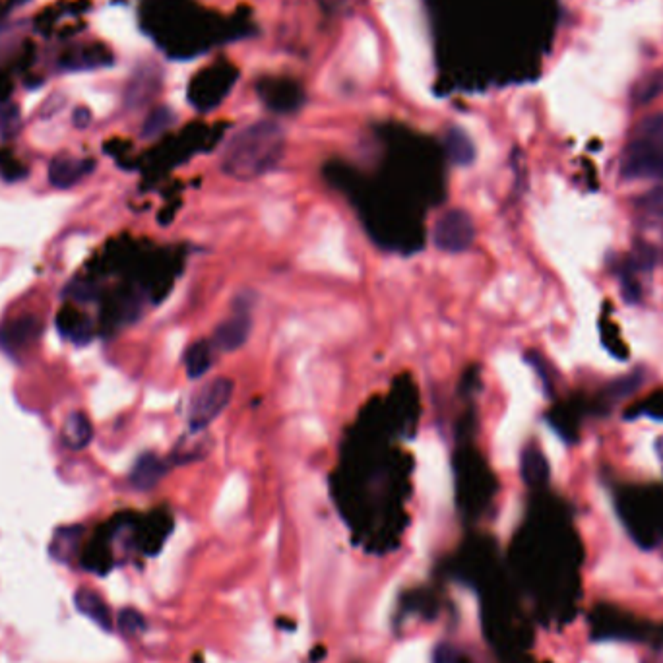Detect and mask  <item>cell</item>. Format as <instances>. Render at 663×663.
Wrapping results in <instances>:
<instances>
[{
    "label": "cell",
    "instance_id": "cell-3",
    "mask_svg": "<svg viewBox=\"0 0 663 663\" xmlns=\"http://www.w3.org/2000/svg\"><path fill=\"white\" fill-rule=\"evenodd\" d=\"M475 241V223L462 208L444 212L433 227V243L442 253H466Z\"/></svg>",
    "mask_w": 663,
    "mask_h": 663
},
{
    "label": "cell",
    "instance_id": "cell-16",
    "mask_svg": "<svg viewBox=\"0 0 663 663\" xmlns=\"http://www.w3.org/2000/svg\"><path fill=\"white\" fill-rule=\"evenodd\" d=\"M82 565L88 570L99 572V574L109 570L111 557H109L107 537H95L94 541L88 545V549L82 553Z\"/></svg>",
    "mask_w": 663,
    "mask_h": 663
},
{
    "label": "cell",
    "instance_id": "cell-26",
    "mask_svg": "<svg viewBox=\"0 0 663 663\" xmlns=\"http://www.w3.org/2000/svg\"><path fill=\"white\" fill-rule=\"evenodd\" d=\"M656 454H658V460L662 462L663 466V437H660V439L656 441Z\"/></svg>",
    "mask_w": 663,
    "mask_h": 663
},
{
    "label": "cell",
    "instance_id": "cell-18",
    "mask_svg": "<svg viewBox=\"0 0 663 663\" xmlns=\"http://www.w3.org/2000/svg\"><path fill=\"white\" fill-rule=\"evenodd\" d=\"M663 90V72H650L646 74L632 90V99L642 105V103H648L652 101L656 95L660 94Z\"/></svg>",
    "mask_w": 663,
    "mask_h": 663
},
{
    "label": "cell",
    "instance_id": "cell-5",
    "mask_svg": "<svg viewBox=\"0 0 663 663\" xmlns=\"http://www.w3.org/2000/svg\"><path fill=\"white\" fill-rule=\"evenodd\" d=\"M625 156H663V113L640 123Z\"/></svg>",
    "mask_w": 663,
    "mask_h": 663
},
{
    "label": "cell",
    "instance_id": "cell-8",
    "mask_svg": "<svg viewBox=\"0 0 663 663\" xmlns=\"http://www.w3.org/2000/svg\"><path fill=\"white\" fill-rule=\"evenodd\" d=\"M165 474H167V464L159 456L142 454L130 472V485L138 491H150L158 485Z\"/></svg>",
    "mask_w": 663,
    "mask_h": 663
},
{
    "label": "cell",
    "instance_id": "cell-15",
    "mask_svg": "<svg viewBox=\"0 0 663 663\" xmlns=\"http://www.w3.org/2000/svg\"><path fill=\"white\" fill-rule=\"evenodd\" d=\"M212 344L206 340H200L192 344L185 353V367L189 379H200L204 377L212 367Z\"/></svg>",
    "mask_w": 663,
    "mask_h": 663
},
{
    "label": "cell",
    "instance_id": "cell-7",
    "mask_svg": "<svg viewBox=\"0 0 663 663\" xmlns=\"http://www.w3.org/2000/svg\"><path fill=\"white\" fill-rule=\"evenodd\" d=\"M94 159L55 158L49 165V181L57 189H70L94 171Z\"/></svg>",
    "mask_w": 663,
    "mask_h": 663
},
{
    "label": "cell",
    "instance_id": "cell-10",
    "mask_svg": "<svg viewBox=\"0 0 663 663\" xmlns=\"http://www.w3.org/2000/svg\"><path fill=\"white\" fill-rule=\"evenodd\" d=\"M57 326L61 334L76 344H86L92 340V324L86 316L78 313L74 307L66 305L57 316Z\"/></svg>",
    "mask_w": 663,
    "mask_h": 663
},
{
    "label": "cell",
    "instance_id": "cell-25",
    "mask_svg": "<svg viewBox=\"0 0 663 663\" xmlns=\"http://www.w3.org/2000/svg\"><path fill=\"white\" fill-rule=\"evenodd\" d=\"M90 121H92V115H90L88 109L80 107V109L74 111V125H76V127L86 128L90 125Z\"/></svg>",
    "mask_w": 663,
    "mask_h": 663
},
{
    "label": "cell",
    "instance_id": "cell-21",
    "mask_svg": "<svg viewBox=\"0 0 663 663\" xmlns=\"http://www.w3.org/2000/svg\"><path fill=\"white\" fill-rule=\"evenodd\" d=\"M169 121H171V113H169L167 109H158V111H154V113L148 117L146 125H144L142 136H144V138H152V136H156V134H159L163 128L169 125Z\"/></svg>",
    "mask_w": 663,
    "mask_h": 663
},
{
    "label": "cell",
    "instance_id": "cell-4",
    "mask_svg": "<svg viewBox=\"0 0 663 663\" xmlns=\"http://www.w3.org/2000/svg\"><path fill=\"white\" fill-rule=\"evenodd\" d=\"M253 330V318L249 311H235L229 318L218 324L212 336V348L220 351H235L243 348L251 336Z\"/></svg>",
    "mask_w": 663,
    "mask_h": 663
},
{
    "label": "cell",
    "instance_id": "cell-11",
    "mask_svg": "<svg viewBox=\"0 0 663 663\" xmlns=\"http://www.w3.org/2000/svg\"><path fill=\"white\" fill-rule=\"evenodd\" d=\"M623 175L627 179H652L663 185V156H625Z\"/></svg>",
    "mask_w": 663,
    "mask_h": 663
},
{
    "label": "cell",
    "instance_id": "cell-23",
    "mask_svg": "<svg viewBox=\"0 0 663 663\" xmlns=\"http://www.w3.org/2000/svg\"><path fill=\"white\" fill-rule=\"evenodd\" d=\"M0 173H2V177L6 181H18V179H22L26 175V167L18 165L12 158H0Z\"/></svg>",
    "mask_w": 663,
    "mask_h": 663
},
{
    "label": "cell",
    "instance_id": "cell-24",
    "mask_svg": "<svg viewBox=\"0 0 663 663\" xmlns=\"http://www.w3.org/2000/svg\"><path fill=\"white\" fill-rule=\"evenodd\" d=\"M435 663H464V660H462V654L454 648V646H450V644H441V646H437V650H435V660H433Z\"/></svg>",
    "mask_w": 663,
    "mask_h": 663
},
{
    "label": "cell",
    "instance_id": "cell-2",
    "mask_svg": "<svg viewBox=\"0 0 663 663\" xmlns=\"http://www.w3.org/2000/svg\"><path fill=\"white\" fill-rule=\"evenodd\" d=\"M233 390H235V384L227 377H218V379L206 382L190 402V433H200V431L208 429L229 406V402L233 398Z\"/></svg>",
    "mask_w": 663,
    "mask_h": 663
},
{
    "label": "cell",
    "instance_id": "cell-6",
    "mask_svg": "<svg viewBox=\"0 0 663 663\" xmlns=\"http://www.w3.org/2000/svg\"><path fill=\"white\" fill-rule=\"evenodd\" d=\"M41 334V322L35 316H20L0 326V348L20 351L32 346Z\"/></svg>",
    "mask_w": 663,
    "mask_h": 663
},
{
    "label": "cell",
    "instance_id": "cell-1",
    "mask_svg": "<svg viewBox=\"0 0 663 663\" xmlns=\"http://www.w3.org/2000/svg\"><path fill=\"white\" fill-rule=\"evenodd\" d=\"M285 152L284 128L260 121L239 130L225 146L221 171L239 181H253L272 171Z\"/></svg>",
    "mask_w": 663,
    "mask_h": 663
},
{
    "label": "cell",
    "instance_id": "cell-12",
    "mask_svg": "<svg viewBox=\"0 0 663 663\" xmlns=\"http://www.w3.org/2000/svg\"><path fill=\"white\" fill-rule=\"evenodd\" d=\"M520 472H522V479L530 487H539V485L547 483L549 464H547V458L543 456V452L537 446L524 448L522 460H520Z\"/></svg>",
    "mask_w": 663,
    "mask_h": 663
},
{
    "label": "cell",
    "instance_id": "cell-13",
    "mask_svg": "<svg viewBox=\"0 0 663 663\" xmlns=\"http://www.w3.org/2000/svg\"><path fill=\"white\" fill-rule=\"evenodd\" d=\"M74 601H76V607L86 617H90L94 623H97L101 629H107V631L111 629V625H113L111 611L101 596H97L92 590H78Z\"/></svg>",
    "mask_w": 663,
    "mask_h": 663
},
{
    "label": "cell",
    "instance_id": "cell-9",
    "mask_svg": "<svg viewBox=\"0 0 663 663\" xmlns=\"http://www.w3.org/2000/svg\"><path fill=\"white\" fill-rule=\"evenodd\" d=\"M92 437H94V429H92V423L86 413L74 411L66 417L63 425V442L68 448L82 450L92 442Z\"/></svg>",
    "mask_w": 663,
    "mask_h": 663
},
{
    "label": "cell",
    "instance_id": "cell-19",
    "mask_svg": "<svg viewBox=\"0 0 663 663\" xmlns=\"http://www.w3.org/2000/svg\"><path fill=\"white\" fill-rule=\"evenodd\" d=\"M20 125V109L14 103H0V134L12 136Z\"/></svg>",
    "mask_w": 663,
    "mask_h": 663
},
{
    "label": "cell",
    "instance_id": "cell-20",
    "mask_svg": "<svg viewBox=\"0 0 663 663\" xmlns=\"http://www.w3.org/2000/svg\"><path fill=\"white\" fill-rule=\"evenodd\" d=\"M119 629L125 632L127 636H132V634H138V632L144 631L146 629V623H144V617L134 611V609H125L121 611L119 615Z\"/></svg>",
    "mask_w": 663,
    "mask_h": 663
},
{
    "label": "cell",
    "instance_id": "cell-17",
    "mask_svg": "<svg viewBox=\"0 0 663 663\" xmlns=\"http://www.w3.org/2000/svg\"><path fill=\"white\" fill-rule=\"evenodd\" d=\"M80 537H82V528H63V530H59L57 536L53 539V545H51V553L55 555V559L68 561L76 553Z\"/></svg>",
    "mask_w": 663,
    "mask_h": 663
},
{
    "label": "cell",
    "instance_id": "cell-14",
    "mask_svg": "<svg viewBox=\"0 0 663 663\" xmlns=\"http://www.w3.org/2000/svg\"><path fill=\"white\" fill-rule=\"evenodd\" d=\"M448 158L456 165H470L475 159L474 142L462 128H450L444 136Z\"/></svg>",
    "mask_w": 663,
    "mask_h": 663
},
{
    "label": "cell",
    "instance_id": "cell-22",
    "mask_svg": "<svg viewBox=\"0 0 663 663\" xmlns=\"http://www.w3.org/2000/svg\"><path fill=\"white\" fill-rule=\"evenodd\" d=\"M640 206H642L648 214H652V216H656V218L663 220V185L662 187H658V189L650 190V192L640 200Z\"/></svg>",
    "mask_w": 663,
    "mask_h": 663
}]
</instances>
